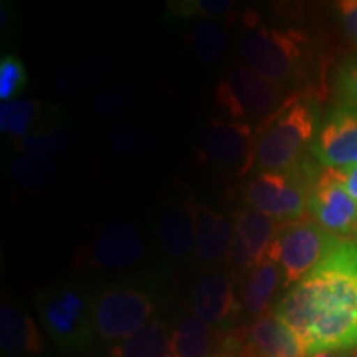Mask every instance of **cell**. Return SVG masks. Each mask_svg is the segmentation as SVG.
Returning a JSON list of instances; mask_svg holds the SVG:
<instances>
[{"instance_id":"d6986e66","label":"cell","mask_w":357,"mask_h":357,"mask_svg":"<svg viewBox=\"0 0 357 357\" xmlns=\"http://www.w3.org/2000/svg\"><path fill=\"white\" fill-rule=\"evenodd\" d=\"M0 346L3 357H40L45 341L29 312L12 303H3L0 311Z\"/></svg>"},{"instance_id":"3957f363","label":"cell","mask_w":357,"mask_h":357,"mask_svg":"<svg viewBox=\"0 0 357 357\" xmlns=\"http://www.w3.org/2000/svg\"><path fill=\"white\" fill-rule=\"evenodd\" d=\"M319 126L314 98L294 91L257 128L255 167L260 172H283L298 166L303 154L311 151Z\"/></svg>"},{"instance_id":"d6a6232c","label":"cell","mask_w":357,"mask_h":357,"mask_svg":"<svg viewBox=\"0 0 357 357\" xmlns=\"http://www.w3.org/2000/svg\"><path fill=\"white\" fill-rule=\"evenodd\" d=\"M336 174L337 181L341 182L347 194L357 202V166L344 167V169H333Z\"/></svg>"},{"instance_id":"6da1fadb","label":"cell","mask_w":357,"mask_h":357,"mask_svg":"<svg viewBox=\"0 0 357 357\" xmlns=\"http://www.w3.org/2000/svg\"><path fill=\"white\" fill-rule=\"evenodd\" d=\"M306 356L357 347V243L339 240L275 307Z\"/></svg>"},{"instance_id":"1f68e13d","label":"cell","mask_w":357,"mask_h":357,"mask_svg":"<svg viewBox=\"0 0 357 357\" xmlns=\"http://www.w3.org/2000/svg\"><path fill=\"white\" fill-rule=\"evenodd\" d=\"M336 10L346 35L357 43V0H341L336 3Z\"/></svg>"},{"instance_id":"7c38bea8","label":"cell","mask_w":357,"mask_h":357,"mask_svg":"<svg viewBox=\"0 0 357 357\" xmlns=\"http://www.w3.org/2000/svg\"><path fill=\"white\" fill-rule=\"evenodd\" d=\"M310 153L324 169L357 166V106L337 102L329 109Z\"/></svg>"},{"instance_id":"4fadbf2b","label":"cell","mask_w":357,"mask_h":357,"mask_svg":"<svg viewBox=\"0 0 357 357\" xmlns=\"http://www.w3.org/2000/svg\"><path fill=\"white\" fill-rule=\"evenodd\" d=\"M192 310L217 331H231L243 310L229 271L208 270L199 276L192 289Z\"/></svg>"},{"instance_id":"4316f807","label":"cell","mask_w":357,"mask_h":357,"mask_svg":"<svg viewBox=\"0 0 357 357\" xmlns=\"http://www.w3.org/2000/svg\"><path fill=\"white\" fill-rule=\"evenodd\" d=\"M106 144L113 154L123 158H139L151 151L153 139L144 129L137 126H121L116 128L108 134Z\"/></svg>"},{"instance_id":"5b68a950","label":"cell","mask_w":357,"mask_h":357,"mask_svg":"<svg viewBox=\"0 0 357 357\" xmlns=\"http://www.w3.org/2000/svg\"><path fill=\"white\" fill-rule=\"evenodd\" d=\"M155 294L146 284L123 281L105 288L93 301L96 337L102 342L124 341L155 319Z\"/></svg>"},{"instance_id":"836d02e7","label":"cell","mask_w":357,"mask_h":357,"mask_svg":"<svg viewBox=\"0 0 357 357\" xmlns=\"http://www.w3.org/2000/svg\"><path fill=\"white\" fill-rule=\"evenodd\" d=\"M307 357H349V351H331V352H318Z\"/></svg>"},{"instance_id":"7a4b0ae2","label":"cell","mask_w":357,"mask_h":357,"mask_svg":"<svg viewBox=\"0 0 357 357\" xmlns=\"http://www.w3.org/2000/svg\"><path fill=\"white\" fill-rule=\"evenodd\" d=\"M238 52L245 66L284 89L306 77L312 47L300 30L268 25L255 10H247L240 20Z\"/></svg>"},{"instance_id":"83f0119b","label":"cell","mask_w":357,"mask_h":357,"mask_svg":"<svg viewBox=\"0 0 357 357\" xmlns=\"http://www.w3.org/2000/svg\"><path fill=\"white\" fill-rule=\"evenodd\" d=\"M234 8L230 0H184V2H169V12L174 19L190 20H213Z\"/></svg>"},{"instance_id":"8fae6325","label":"cell","mask_w":357,"mask_h":357,"mask_svg":"<svg viewBox=\"0 0 357 357\" xmlns=\"http://www.w3.org/2000/svg\"><path fill=\"white\" fill-rule=\"evenodd\" d=\"M144 257V238L131 223L118 220L102 225L78 253L79 266L102 271L128 270Z\"/></svg>"},{"instance_id":"e0dca14e","label":"cell","mask_w":357,"mask_h":357,"mask_svg":"<svg viewBox=\"0 0 357 357\" xmlns=\"http://www.w3.org/2000/svg\"><path fill=\"white\" fill-rule=\"evenodd\" d=\"M158 238L169 260L185 261L195 250L194 202L169 205L158 218Z\"/></svg>"},{"instance_id":"30bf717a","label":"cell","mask_w":357,"mask_h":357,"mask_svg":"<svg viewBox=\"0 0 357 357\" xmlns=\"http://www.w3.org/2000/svg\"><path fill=\"white\" fill-rule=\"evenodd\" d=\"M222 354L230 357H307L300 337L276 312H266L247 328L223 337Z\"/></svg>"},{"instance_id":"277c9868","label":"cell","mask_w":357,"mask_h":357,"mask_svg":"<svg viewBox=\"0 0 357 357\" xmlns=\"http://www.w3.org/2000/svg\"><path fill=\"white\" fill-rule=\"evenodd\" d=\"M93 301L75 284H55L35 294L43 331L65 354L86 352L96 337Z\"/></svg>"},{"instance_id":"d590c367","label":"cell","mask_w":357,"mask_h":357,"mask_svg":"<svg viewBox=\"0 0 357 357\" xmlns=\"http://www.w3.org/2000/svg\"><path fill=\"white\" fill-rule=\"evenodd\" d=\"M352 357H357V347L354 349V352H352Z\"/></svg>"},{"instance_id":"d4e9b609","label":"cell","mask_w":357,"mask_h":357,"mask_svg":"<svg viewBox=\"0 0 357 357\" xmlns=\"http://www.w3.org/2000/svg\"><path fill=\"white\" fill-rule=\"evenodd\" d=\"M8 174L13 182L26 189H37L50 184L60 174V164L50 158H35V155H19L8 166Z\"/></svg>"},{"instance_id":"484cf974","label":"cell","mask_w":357,"mask_h":357,"mask_svg":"<svg viewBox=\"0 0 357 357\" xmlns=\"http://www.w3.org/2000/svg\"><path fill=\"white\" fill-rule=\"evenodd\" d=\"M105 75V66L101 60L83 61V63L71 65L68 68L58 71L53 88L61 95H77L83 89L91 88Z\"/></svg>"},{"instance_id":"8d00e7d4","label":"cell","mask_w":357,"mask_h":357,"mask_svg":"<svg viewBox=\"0 0 357 357\" xmlns=\"http://www.w3.org/2000/svg\"><path fill=\"white\" fill-rule=\"evenodd\" d=\"M217 357H230V356H227V354H220V356H217Z\"/></svg>"},{"instance_id":"603a6c76","label":"cell","mask_w":357,"mask_h":357,"mask_svg":"<svg viewBox=\"0 0 357 357\" xmlns=\"http://www.w3.org/2000/svg\"><path fill=\"white\" fill-rule=\"evenodd\" d=\"M187 38L200 63L217 65L227 55V30L217 19L199 20Z\"/></svg>"},{"instance_id":"4dcf8cb0","label":"cell","mask_w":357,"mask_h":357,"mask_svg":"<svg viewBox=\"0 0 357 357\" xmlns=\"http://www.w3.org/2000/svg\"><path fill=\"white\" fill-rule=\"evenodd\" d=\"M336 91L341 102L357 106V53L347 56L337 66Z\"/></svg>"},{"instance_id":"2e32d148","label":"cell","mask_w":357,"mask_h":357,"mask_svg":"<svg viewBox=\"0 0 357 357\" xmlns=\"http://www.w3.org/2000/svg\"><path fill=\"white\" fill-rule=\"evenodd\" d=\"M195 250L194 258L200 265L215 266L229 260L234 242V222L225 213L204 204L194 202Z\"/></svg>"},{"instance_id":"9a60e30c","label":"cell","mask_w":357,"mask_h":357,"mask_svg":"<svg viewBox=\"0 0 357 357\" xmlns=\"http://www.w3.org/2000/svg\"><path fill=\"white\" fill-rule=\"evenodd\" d=\"M278 229L280 223L248 205L236 211L234 217V242L229 255L234 270L248 275L253 268L265 261Z\"/></svg>"},{"instance_id":"e575fe53","label":"cell","mask_w":357,"mask_h":357,"mask_svg":"<svg viewBox=\"0 0 357 357\" xmlns=\"http://www.w3.org/2000/svg\"><path fill=\"white\" fill-rule=\"evenodd\" d=\"M354 236H356V243H357V223H356V229H354Z\"/></svg>"},{"instance_id":"44dd1931","label":"cell","mask_w":357,"mask_h":357,"mask_svg":"<svg viewBox=\"0 0 357 357\" xmlns=\"http://www.w3.org/2000/svg\"><path fill=\"white\" fill-rule=\"evenodd\" d=\"M111 357H176L172 351L171 326L155 318L146 328L116 342L109 349Z\"/></svg>"},{"instance_id":"52a82bcc","label":"cell","mask_w":357,"mask_h":357,"mask_svg":"<svg viewBox=\"0 0 357 357\" xmlns=\"http://www.w3.org/2000/svg\"><path fill=\"white\" fill-rule=\"evenodd\" d=\"M339 238L316 222L300 220L280 225L268 258L280 266L281 287L291 289L314 270L336 247Z\"/></svg>"},{"instance_id":"f1b7e54d","label":"cell","mask_w":357,"mask_h":357,"mask_svg":"<svg viewBox=\"0 0 357 357\" xmlns=\"http://www.w3.org/2000/svg\"><path fill=\"white\" fill-rule=\"evenodd\" d=\"M29 83L25 63L17 55H3L0 58V100L12 101L19 96Z\"/></svg>"},{"instance_id":"7402d4cb","label":"cell","mask_w":357,"mask_h":357,"mask_svg":"<svg viewBox=\"0 0 357 357\" xmlns=\"http://www.w3.org/2000/svg\"><path fill=\"white\" fill-rule=\"evenodd\" d=\"M281 284L280 266L273 260L266 258L257 268H253L247 276L242 291V310L248 318H260L266 314L271 298Z\"/></svg>"},{"instance_id":"ba28073f","label":"cell","mask_w":357,"mask_h":357,"mask_svg":"<svg viewBox=\"0 0 357 357\" xmlns=\"http://www.w3.org/2000/svg\"><path fill=\"white\" fill-rule=\"evenodd\" d=\"M284 91L248 66L238 65L223 75L215 88V101L231 121L263 123L283 105Z\"/></svg>"},{"instance_id":"cb8c5ba5","label":"cell","mask_w":357,"mask_h":357,"mask_svg":"<svg viewBox=\"0 0 357 357\" xmlns=\"http://www.w3.org/2000/svg\"><path fill=\"white\" fill-rule=\"evenodd\" d=\"M73 144V134L65 124L45 128L22 139H13L12 146L24 155H35V158H50L63 153Z\"/></svg>"},{"instance_id":"5bb4252c","label":"cell","mask_w":357,"mask_h":357,"mask_svg":"<svg viewBox=\"0 0 357 357\" xmlns=\"http://www.w3.org/2000/svg\"><path fill=\"white\" fill-rule=\"evenodd\" d=\"M307 211L321 229L333 235L354 234L357 202L337 181L333 169H324L312 182Z\"/></svg>"},{"instance_id":"8992f818","label":"cell","mask_w":357,"mask_h":357,"mask_svg":"<svg viewBox=\"0 0 357 357\" xmlns=\"http://www.w3.org/2000/svg\"><path fill=\"white\" fill-rule=\"evenodd\" d=\"M316 177L305 159L289 171L260 172L245 187V202L280 225L300 222L307 211V197Z\"/></svg>"},{"instance_id":"f546056e","label":"cell","mask_w":357,"mask_h":357,"mask_svg":"<svg viewBox=\"0 0 357 357\" xmlns=\"http://www.w3.org/2000/svg\"><path fill=\"white\" fill-rule=\"evenodd\" d=\"M137 98V89L134 84L119 83L114 84L101 93L96 98V111L98 114L105 116V118H118L126 113L131 108L132 102Z\"/></svg>"},{"instance_id":"ffe728a7","label":"cell","mask_w":357,"mask_h":357,"mask_svg":"<svg viewBox=\"0 0 357 357\" xmlns=\"http://www.w3.org/2000/svg\"><path fill=\"white\" fill-rule=\"evenodd\" d=\"M172 351L176 357H217L222 354L223 339L218 331L200 319L195 312H187L171 326Z\"/></svg>"},{"instance_id":"9c48e42d","label":"cell","mask_w":357,"mask_h":357,"mask_svg":"<svg viewBox=\"0 0 357 357\" xmlns=\"http://www.w3.org/2000/svg\"><path fill=\"white\" fill-rule=\"evenodd\" d=\"M257 129L250 123L212 119L197 137V158L204 166L231 177L255 167Z\"/></svg>"},{"instance_id":"ac0fdd59","label":"cell","mask_w":357,"mask_h":357,"mask_svg":"<svg viewBox=\"0 0 357 357\" xmlns=\"http://www.w3.org/2000/svg\"><path fill=\"white\" fill-rule=\"evenodd\" d=\"M60 123L61 109L52 102L12 100L0 105V131L12 141Z\"/></svg>"}]
</instances>
